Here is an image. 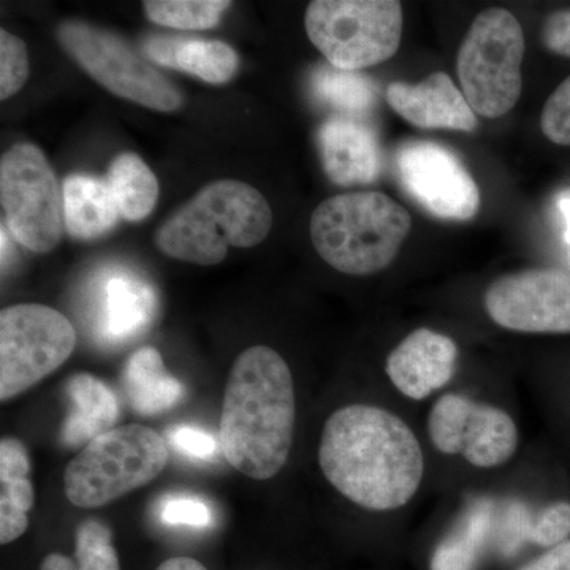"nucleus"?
<instances>
[{
	"label": "nucleus",
	"instance_id": "3",
	"mask_svg": "<svg viewBox=\"0 0 570 570\" xmlns=\"http://www.w3.org/2000/svg\"><path fill=\"white\" fill-rule=\"evenodd\" d=\"M273 225L264 195L249 184L223 179L205 186L157 230L160 253L204 266L220 264L228 247L261 245Z\"/></svg>",
	"mask_w": 570,
	"mask_h": 570
},
{
	"label": "nucleus",
	"instance_id": "20",
	"mask_svg": "<svg viewBox=\"0 0 570 570\" xmlns=\"http://www.w3.org/2000/svg\"><path fill=\"white\" fill-rule=\"evenodd\" d=\"M124 390L130 406L140 415L164 414L181 403L184 385L168 373L163 355L154 347L138 348L124 370Z\"/></svg>",
	"mask_w": 570,
	"mask_h": 570
},
{
	"label": "nucleus",
	"instance_id": "15",
	"mask_svg": "<svg viewBox=\"0 0 570 570\" xmlns=\"http://www.w3.org/2000/svg\"><path fill=\"white\" fill-rule=\"evenodd\" d=\"M385 100L393 111L419 129H450L469 134L479 127L478 116L466 97L444 71H433L417 85L390 82Z\"/></svg>",
	"mask_w": 570,
	"mask_h": 570
},
{
	"label": "nucleus",
	"instance_id": "33",
	"mask_svg": "<svg viewBox=\"0 0 570 570\" xmlns=\"http://www.w3.org/2000/svg\"><path fill=\"white\" fill-rule=\"evenodd\" d=\"M31 459L28 449L14 438H3L0 442V480L29 478Z\"/></svg>",
	"mask_w": 570,
	"mask_h": 570
},
{
	"label": "nucleus",
	"instance_id": "25",
	"mask_svg": "<svg viewBox=\"0 0 570 570\" xmlns=\"http://www.w3.org/2000/svg\"><path fill=\"white\" fill-rule=\"evenodd\" d=\"M238 55L234 48L217 40H179L174 69L186 71L212 85H224L238 70Z\"/></svg>",
	"mask_w": 570,
	"mask_h": 570
},
{
	"label": "nucleus",
	"instance_id": "28",
	"mask_svg": "<svg viewBox=\"0 0 570 570\" xmlns=\"http://www.w3.org/2000/svg\"><path fill=\"white\" fill-rule=\"evenodd\" d=\"M0 542L7 546L28 531L33 487L29 478L0 480Z\"/></svg>",
	"mask_w": 570,
	"mask_h": 570
},
{
	"label": "nucleus",
	"instance_id": "10",
	"mask_svg": "<svg viewBox=\"0 0 570 570\" xmlns=\"http://www.w3.org/2000/svg\"><path fill=\"white\" fill-rule=\"evenodd\" d=\"M0 204L11 235L33 253L61 242V197L55 171L39 146L20 142L0 160Z\"/></svg>",
	"mask_w": 570,
	"mask_h": 570
},
{
	"label": "nucleus",
	"instance_id": "1",
	"mask_svg": "<svg viewBox=\"0 0 570 570\" xmlns=\"http://www.w3.org/2000/svg\"><path fill=\"white\" fill-rule=\"evenodd\" d=\"M318 464L344 498L374 512L406 505L425 474L422 445L411 428L370 404L341 407L326 420Z\"/></svg>",
	"mask_w": 570,
	"mask_h": 570
},
{
	"label": "nucleus",
	"instance_id": "19",
	"mask_svg": "<svg viewBox=\"0 0 570 570\" xmlns=\"http://www.w3.org/2000/svg\"><path fill=\"white\" fill-rule=\"evenodd\" d=\"M63 224L71 238H102L118 224L121 213L110 186L102 179L70 175L63 181Z\"/></svg>",
	"mask_w": 570,
	"mask_h": 570
},
{
	"label": "nucleus",
	"instance_id": "12",
	"mask_svg": "<svg viewBox=\"0 0 570 570\" xmlns=\"http://www.w3.org/2000/svg\"><path fill=\"white\" fill-rule=\"evenodd\" d=\"M401 186L425 212L439 219L471 220L480 208V190L468 168L450 149L412 140L397 148Z\"/></svg>",
	"mask_w": 570,
	"mask_h": 570
},
{
	"label": "nucleus",
	"instance_id": "29",
	"mask_svg": "<svg viewBox=\"0 0 570 570\" xmlns=\"http://www.w3.org/2000/svg\"><path fill=\"white\" fill-rule=\"evenodd\" d=\"M29 77V58L24 41L11 32L0 31V99L14 96Z\"/></svg>",
	"mask_w": 570,
	"mask_h": 570
},
{
	"label": "nucleus",
	"instance_id": "27",
	"mask_svg": "<svg viewBox=\"0 0 570 570\" xmlns=\"http://www.w3.org/2000/svg\"><path fill=\"white\" fill-rule=\"evenodd\" d=\"M232 2L224 0H148L145 11L149 20L181 31H205L219 24Z\"/></svg>",
	"mask_w": 570,
	"mask_h": 570
},
{
	"label": "nucleus",
	"instance_id": "8",
	"mask_svg": "<svg viewBox=\"0 0 570 570\" xmlns=\"http://www.w3.org/2000/svg\"><path fill=\"white\" fill-rule=\"evenodd\" d=\"M63 50L108 91L151 110L181 108L183 94L118 33L82 21L59 26Z\"/></svg>",
	"mask_w": 570,
	"mask_h": 570
},
{
	"label": "nucleus",
	"instance_id": "22",
	"mask_svg": "<svg viewBox=\"0 0 570 570\" xmlns=\"http://www.w3.org/2000/svg\"><path fill=\"white\" fill-rule=\"evenodd\" d=\"M107 183L124 219L140 223L153 213L159 197V183L137 154L124 153L116 157Z\"/></svg>",
	"mask_w": 570,
	"mask_h": 570
},
{
	"label": "nucleus",
	"instance_id": "36",
	"mask_svg": "<svg viewBox=\"0 0 570 570\" xmlns=\"http://www.w3.org/2000/svg\"><path fill=\"white\" fill-rule=\"evenodd\" d=\"M179 40L175 37H157L153 36L145 40V51L153 61L159 62L160 66L174 69L176 50H178Z\"/></svg>",
	"mask_w": 570,
	"mask_h": 570
},
{
	"label": "nucleus",
	"instance_id": "13",
	"mask_svg": "<svg viewBox=\"0 0 570 570\" xmlns=\"http://www.w3.org/2000/svg\"><path fill=\"white\" fill-rule=\"evenodd\" d=\"M494 324L521 333H570V276L532 268L499 277L485 294Z\"/></svg>",
	"mask_w": 570,
	"mask_h": 570
},
{
	"label": "nucleus",
	"instance_id": "11",
	"mask_svg": "<svg viewBox=\"0 0 570 570\" xmlns=\"http://www.w3.org/2000/svg\"><path fill=\"white\" fill-rule=\"evenodd\" d=\"M431 442L444 455H461L475 468H497L512 459L519 430L508 412L475 403L460 393H445L428 417Z\"/></svg>",
	"mask_w": 570,
	"mask_h": 570
},
{
	"label": "nucleus",
	"instance_id": "18",
	"mask_svg": "<svg viewBox=\"0 0 570 570\" xmlns=\"http://www.w3.org/2000/svg\"><path fill=\"white\" fill-rule=\"evenodd\" d=\"M70 411L63 420L61 441L67 448H86L94 439L116 428L119 401L100 379L88 373L75 374L67 382Z\"/></svg>",
	"mask_w": 570,
	"mask_h": 570
},
{
	"label": "nucleus",
	"instance_id": "30",
	"mask_svg": "<svg viewBox=\"0 0 570 570\" xmlns=\"http://www.w3.org/2000/svg\"><path fill=\"white\" fill-rule=\"evenodd\" d=\"M540 127L554 145L570 146V77L547 100L540 116Z\"/></svg>",
	"mask_w": 570,
	"mask_h": 570
},
{
	"label": "nucleus",
	"instance_id": "26",
	"mask_svg": "<svg viewBox=\"0 0 570 570\" xmlns=\"http://www.w3.org/2000/svg\"><path fill=\"white\" fill-rule=\"evenodd\" d=\"M490 532V513L480 508L472 513V519L463 521V527L438 547L431 570H474Z\"/></svg>",
	"mask_w": 570,
	"mask_h": 570
},
{
	"label": "nucleus",
	"instance_id": "4",
	"mask_svg": "<svg viewBox=\"0 0 570 570\" xmlns=\"http://www.w3.org/2000/svg\"><path fill=\"white\" fill-rule=\"evenodd\" d=\"M412 228L411 214L382 193L326 198L311 216L317 254L337 272L370 276L387 268Z\"/></svg>",
	"mask_w": 570,
	"mask_h": 570
},
{
	"label": "nucleus",
	"instance_id": "6",
	"mask_svg": "<svg viewBox=\"0 0 570 570\" xmlns=\"http://www.w3.org/2000/svg\"><path fill=\"white\" fill-rule=\"evenodd\" d=\"M524 33L505 9H489L472 21L456 58V73L472 110L483 118L508 115L521 96Z\"/></svg>",
	"mask_w": 570,
	"mask_h": 570
},
{
	"label": "nucleus",
	"instance_id": "31",
	"mask_svg": "<svg viewBox=\"0 0 570 570\" xmlns=\"http://www.w3.org/2000/svg\"><path fill=\"white\" fill-rule=\"evenodd\" d=\"M160 520L171 527L208 528L213 521L209 505L193 497H170L160 505Z\"/></svg>",
	"mask_w": 570,
	"mask_h": 570
},
{
	"label": "nucleus",
	"instance_id": "21",
	"mask_svg": "<svg viewBox=\"0 0 570 570\" xmlns=\"http://www.w3.org/2000/svg\"><path fill=\"white\" fill-rule=\"evenodd\" d=\"M314 97L344 118L358 119L376 107L377 86L360 71L341 70L322 63L311 77Z\"/></svg>",
	"mask_w": 570,
	"mask_h": 570
},
{
	"label": "nucleus",
	"instance_id": "37",
	"mask_svg": "<svg viewBox=\"0 0 570 570\" xmlns=\"http://www.w3.org/2000/svg\"><path fill=\"white\" fill-rule=\"evenodd\" d=\"M156 570H209L194 558L175 557L164 561Z\"/></svg>",
	"mask_w": 570,
	"mask_h": 570
},
{
	"label": "nucleus",
	"instance_id": "34",
	"mask_svg": "<svg viewBox=\"0 0 570 570\" xmlns=\"http://www.w3.org/2000/svg\"><path fill=\"white\" fill-rule=\"evenodd\" d=\"M542 41L547 50L570 58V10L551 13L542 26Z\"/></svg>",
	"mask_w": 570,
	"mask_h": 570
},
{
	"label": "nucleus",
	"instance_id": "35",
	"mask_svg": "<svg viewBox=\"0 0 570 570\" xmlns=\"http://www.w3.org/2000/svg\"><path fill=\"white\" fill-rule=\"evenodd\" d=\"M520 570H570V540L551 547Z\"/></svg>",
	"mask_w": 570,
	"mask_h": 570
},
{
	"label": "nucleus",
	"instance_id": "38",
	"mask_svg": "<svg viewBox=\"0 0 570 570\" xmlns=\"http://www.w3.org/2000/svg\"><path fill=\"white\" fill-rule=\"evenodd\" d=\"M558 206H560V212L562 216H564L566 220V239H568L570 246V190L560 195V200H558Z\"/></svg>",
	"mask_w": 570,
	"mask_h": 570
},
{
	"label": "nucleus",
	"instance_id": "7",
	"mask_svg": "<svg viewBox=\"0 0 570 570\" xmlns=\"http://www.w3.org/2000/svg\"><path fill=\"white\" fill-rule=\"evenodd\" d=\"M305 26L328 63L358 71L396 55L403 37V6L396 0H314Z\"/></svg>",
	"mask_w": 570,
	"mask_h": 570
},
{
	"label": "nucleus",
	"instance_id": "17",
	"mask_svg": "<svg viewBox=\"0 0 570 570\" xmlns=\"http://www.w3.org/2000/svg\"><path fill=\"white\" fill-rule=\"evenodd\" d=\"M317 141L326 178L337 186H362L381 176L377 135L360 119L344 116L328 119L318 129Z\"/></svg>",
	"mask_w": 570,
	"mask_h": 570
},
{
	"label": "nucleus",
	"instance_id": "24",
	"mask_svg": "<svg viewBox=\"0 0 570 570\" xmlns=\"http://www.w3.org/2000/svg\"><path fill=\"white\" fill-rule=\"evenodd\" d=\"M40 570H121L111 531L99 520H85L75 535L73 557L51 553Z\"/></svg>",
	"mask_w": 570,
	"mask_h": 570
},
{
	"label": "nucleus",
	"instance_id": "23",
	"mask_svg": "<svg viewBox=\"0 0 570 570\" xmlns=\"http://www.w3.org/2000/svg\"><path fill=\"white\" fill-rule=\"evenodd\" d=\"M515 519H509L504 535L499 538V550L510 554L523 543L540 547H557L569 540L570 502H557L542 510L538 515H524V508L519 504Z\"/></svg>",
	"mask_w": 570,
	"mask_h": 570
},
{
	"label": "nucleus",
	"instance_id": "5",
	"mask_svg": "<svg viewBox=\"0 0 570 570\" xmlns=\"http://www.w3.org/2000/svg\"><path fill=\"white\" fill-rule=\"evenodd\" d=\"M168 460L170 445L153 428L116 426L67 464L63 491L77 508H104L159 478Z\"/></svg>",
	"mask_w": 570,
	"mask_h": 570
},
{
	"label": "nucleus",
	"instance_id": "2",
	"mask_svg": "<svg viewBox=\"0 0 570 570\" xmlns=\"http://www.w3.org/2000/svg\"><path fill=\"white\" fill-rule=\"evenodd\" d=\"M294 377L272 347L239 354L225 385L220 448L236 471L254 480L275 478L294 444Z\"/></svg>",
	"mask_w": 570,
	"mask_h": 570
},
{
	"label": "nucleus",
	"instance_id": "16",
	"mask_svg": "<svg viewBox=\"0 0 570 570\" xmlns=\"http://www.w3.org/2000/svg\"><path fill=\"white\" fill-rule=\"evenodd\" d=\"M456 358L455 341L433 330L419 328L393 348L385 371L397 392L422 401L452 381Z\"/></svg>",
	"mask_w": 570,
	"mask_h": 570
},
{
	"label": "nucleus",
	"instance_id": "9",
	"mask_svg": "<svg viewBox=\"0 0 570 570\" xmlns=\"http://www.w3.org/2000/svg\"><path fill=\"white\" fill-rule=\"evenodd\" d=\"M77 332L50 306L24 303L0 313V400L32 389L73 354Z\"/></svg>",
	"mask_w": 570,
	"mask_h": 570
},
{
	"label": "nucleus",
	"instance_id": "32",
	"mask_svg": "<svg viewBox=\"0 0 570 570\" xmlns=\"http://www.w3.org/2000/svg\"><path fill=\"white\" fill-rule=\"evenodd\" d=\"M167 442L170 448L194 460H209L216 455L217 442L212 434L189 425L175 426L168 431Z\"/></svg>",
	"mask_w": 570,
	"mask_h": 570
},
{
	"label": "nucleus",
	"instance_id": "14",
	"mask_svg": "<svg viewBox=\"0 0 570 570\" xmlns=\"http://www.w3.org/2000/svg\"><path fill=\"white\" fill-rule=\"evenodd\" d=\"M94 335L108 346L124 344L148 330L157 313L153 285L122 266L99 276L94 303Z\"/></svg>",
	"mask_w": 570,
	"mask_h": 570
}]
</instances>
